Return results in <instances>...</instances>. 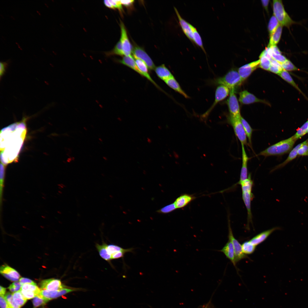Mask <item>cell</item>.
Instances as JSON below:
<instances>
[{
    "instance_id": "484cf974",
    "label": "cell",
    "mask_w": 308,
    "mask_h": 308,
    "mask_svg": "<svg viewBox=\"0 0 308 308\" xmlns=\"http://www.w3.org/2000/svg\"><path fill=\"white\" fill-rule=\"evenodd\" d=\"M282 27L283 26L280 24L275 32L270 35L268 47L276 45L278 43L281 37Z\"/></svg>"
},
{
    "instance_id": "b9f144b4",
    "label": "cell",
    "mask_w": 308,
    "mask_h": 308,
    "mask_svg": "<svg viewBox=\"0 0 308 308\" xmlns=\"http://www.w3.org/2000/svg\"><path fill=\"white\" fill-rule=\"evenodd\" d=\"M108 55L116 54L120 56L124 55L122 46L120 40L118 41L114 48L110 52L107 53Z\"/></svg>"
},
{
    "instance_id": "7402d4cb",
    "label": "cell",
    "mask_w": 308,
    "mask_h": 308,
    "mask_svg": "<svg viewBox=\"0 0 308 308\" xmlns=\"http://www.w3.org/2000/svg\"><path fill=\"white\" fill-rule=\"evenodd\" d=\"M166 84L170 87L178 92L185 98H188L189 96L181 88L179 84L175 79L174 76L164 81Z\"/></svg>"
},
{
    "instance_id": "ba28073f",
    "label": "cell",
    "mask_w": 308,
    "mask_h": 308,
    "mask_svg": "<svg viewBox=\"0 0 308 308\" xmlns=\"http://www.w3.org/2000/svg\"><path fill=\"white\" fill-rule=\"evenodd\" d=\"M228 238L231 241L234 248L235 260L236 263L240 260L245 258H248V256L243 252L242 245L234 238L231 228L230 220L228 216Z\"/></svg>"
},
{
    "instance_id": "d590c367",
    "label": "cell",
    "mask_w": 308,
    "mask_h": 308,
    "mask_svg": "<svg viewBox=\"0 0 308 308\" xmlns=\"http://www.w3.org/2000/svg\"><path fill=\"white\" fill-rule=\"evenodd\" d=\"M242 247L243 252L246 255L252 254L256 249V246L252 244L249 241L244 242Z\"/></svg>"
},
{
    "instance_id": "836d02e7",
    "label": "cell",
    "mask_w": 308,
    "mask_h": 308,
    "mask_svg": "<svg viewBox=\"0 0 308 308\" xmlns=\"http://www.w3.org/2000/svg\"><path fill=\"white\" fill-rule=\"evenodd\" d=\"M280 24L278 20L273 15L270 18L268 24V29L270 35L276 30Z\"/></svg>"
},
{
    "instance_id": "cb8c5ba5",
    "label": "cell",
    "mask_w": 308,
    "mask_h": 308,
    "mask_svg": "<svg viewBox=\"0 0 308 308\" xmlns=\"http://www.w3.org/2000/svg\"><path fill=\"white\" fill-rule=\"evenodd\" d=\"M155 70L158 76L164 81L173 76L170 71L164 64L156 67Z\"/></svg>"
},
{
    "instance_id": "f1b7e54d",
    "label": "cell",
    "mask_w": 308,
    "mask_h": 308,
    "mask_svg": "<svg viewBox=\"0 0 308 308\" xmlns=\"http://www.w3.org/2000/svg\"><path fill=\"white\" fill-rule=\"evenodd\" d=\"M278 75L283 80L290 84L302 94L304 95L287 71L283 70Z\"/></svg>"
},
{
    "instance_id": "8d00e7d4",
    "label": "cell",
    "mask_w": 308,
    "mask_h": 308,
    "mask_svg": "<svg viewBox=\"0 0 308 308\" xmlns=\"http://www.w3.org/2000/svg\"><path fill=\"white\" fill-rule=\"evenodd\" d=\"M270 61L271 65L269 71L278 75L283 70L281 64L273 58Z\"/></svg>"
},
{
    "instance_id": "bcb514c9",
    "label": "cell",
    "mask_w": 308,
    "mask_h": 308,
    "mask_svg": "<svg viewBox=\"0 0 308 308\" xmlns=\"http://www.w3.org/2000/svg\"><path fill=\"white\" fill-rule=\"evenodd\" d=\"M177 208L174 203L171 204L162 208L158 212L163 213H168L175 210Z\"/></svg>"
},
{
    "instance_id": "52a82bcc",
    "label": "cell",
    "mask_w": 308,
    "mask_h": 308,
    "mask_svg": "<svg viewBox=\"0 0 308 308\" xmlns=\"http://www.w3.org/2000/svg\"><path fill=\"white\" fill-rule=\"evenodd\" d=\"M230 89L227 87L219 85L216 88L215 93V100L210 108L203 114L202 117L203 118L207 117L210 112L218 102L225 98L229 94Z\"/></svg>"
},
{
    "instance_id": "94428289",
    "label": "cell",
    "mask_w": 308,
    "mask_h": 308,
    "mask_svg": "<svg viewBox=\"0 0 308 308\" xmlns=\"http://www.w3.org/2000/svg\"><path fill=\"white\" fill-rule=\"evenodd\" d=\"M158 128L159 129H161L162 128V127H161V126L160 125L158 126Z\"/></svg>"
},
{
    "instance_id": "7dc6e473",
    "label": "cell",
    "mask_w": 308,
    "mask_h": 308,
    "mask_svg": "<svg viewBox=\"0 0 308 308\" xmlns=\"http://www.w3.org/2000/svg\"><path fill=\"white\" fill-rule=\"evenodd\" d=\"M267 48L269 53L272 58L280 64L285 62L287 59L285 56L281 54H277L270 53L268 50V48L267 47Z\"/></svg>"
},
{
    "instance_id": "2e32d148",
    "label": "cell",
    "mask_w": 308,
    "mask_h": 308,
    "mask_svg": "<svg viewBox=\"0 0 308 308\" xmlns=\"http://www.w3.org/2000/svg\"><path fill=\"white\" fill-rule=\"evenodd\" d=\"M175 11L178 18L179 23L183 32L187 37L193 42L192 25L187 22L181 16L177 9L174 7Z\"/></svg>"
},
{
    "instance_id": "9f6ffc18",
    "label": "cell",
    "mask_w": 308,
    "mask_h": 308,
    "mask_svg": "<svg viewBox=\"0 0 308 308\" xmlns=\"http://www.w3.org/2000/svg\"><path fill=\"white\" fill-rule=\"evenodd\" d=\"M269 0H261L262 3L266 11H268V7L269 3Z\"/></svg>"
},
{
    "instance_id": "44dd1931",
    "label": "cell",
    "mask_w": 308,
    "mask_h": 308,
    "mask_svg": "<svg viewBox=\"0 0 308 308\" xmlns=\"http://www.w3.org/2000/svg\"><path fill=\"white\" fill-rule=\"evenodd\" d=\"M195 198L192 195L183 194L178 197L174 203L177 209L185 207Z\"/></svg>"
},
{
    "instance_id": "6f0895ef",
    "label": "cell",
    "mask_w": 308,
    "mask_h": 308,
    "mask_svg": "<svg viewBox=\"0 0 308 308\" xmlns=\"http://www.w3.org/2000/svg\"><path fill=\"white\" fill-rule=\"evenodd\" d=\"M104 3L106 6L109 8H110L112 9H115L114 7L110 3L109 0H104Z\"/></svg>"
},
{
    "instance_id": "e575fe53",
    "label": "cell",
    "mask_w": 308,
    "mask_h": 308,
    "mask_svg": "<svg viewBox=\"0 0 308 308\" xmlns=\"http://www.w3.org/2000/svg\"><path fill=\"white\" fill-rule=\"evenodd\" d=\"M259 67L266 70H269L271 65V61L261 53L259 56Z\"/></svg>"
},
{
    "instance_id": "be15d7a7",
    "label": "cell",
    "mask_w": 308,
    "mask_h": 308,
    "mask_svg": "<svg viewBox=\"0 0 308 308\" xmlns=\"http://www.w3.org/2000/svg\"><path fill=\"white\" fill-rule=\"evenodd\" d=\"M205 308H207V306Z\"/></svg>"
},
{
    "instance_id": "6da1fadb",
    "label": "cell",
    "mask_w": 308,
    "mask_h": 308,
    "mask_svg": "<svg viewBox=\"0 0 308 308\" xmlns=\"http://www.w3.org/2000/svg\"><path fill=\"white\" fill-rule=\"evenodd\" d=\"M28 117H23L20 121L3 129L0 132L1 160L5 165L18 160L27 132L26 121Z\"/></svg>"
},
{
    "instance_id": "4fadbf2b",
    "label": "cell",
    "mask_w": 308,
    "mask_h": 308,
    "mask_svg": "<svg viewBox=\"0 0 308 308\" xmlns=\"http://www.w3.org/2000/svg\"><path fill=\"white\" fill-rule=\"evenodd\" d=\"M260 61L258 60L240 67L238 72L243 81L247 79L257 68L259 67Z\"/></svg>"
},
{
    "instance_id": "7bdbcfd3",
    "label": "cell",
    "mask_w": 308,
    "mask_h": 308,
    "mask_svg": "<svg viewBox=\"0 0 308 308\" xmlns=\"http://www.w3.org/2000/svg\"><path fill=\"white\" fill-rule=\"evenodd\" d=\"M281 64L283 69L286 71L299 70V69L297 68L291 61L288 59Z\"/></svg>"
},
{
    "instance_id": "816d5d0a",
    "label": "cell",
    "mask_w": 308,
    "mask_h": 308,
    "mask_svg": "<svg viewBox=\"0 0 308 308\" xmlns=\"http://www.w3.org/2000/svg\"><path fill=\"white\" fill-rule=\"evenodd\" d=\"M109 1L114 8H117L119 10L122 9V4L120 0H109Z\"/></svg>"
},
{
    "instance_id": "8fae6325",
    "label": "cell",
    "mask_w": 308,
    "mask_h": 308,
    "mask_svg": "<svg viewBox=\"0 0 308 308\" xmlns=\"http://www.w3.org/2000/svg\"><path fill=\"white\" fill-rule=\"evenodd\" d=\"M131 52L133 54V56L143 61L150 70H152L155 69L156 67L152 59L142 48L138 46H134Z\"/></svg>"
},
{
    "instance_id": "681fc988",
    "label": "cell",
    "mask_w": 308,
    "mask_h": 308,
    "mask_svg": "<svg viewBox=\"0 0 308 308\" xmlns=\"http://www.w3.org/2000/svg\"><path fill=\"white\" fill-rule=\"evenodd\" d=\"M0 306L1 308H11L4 296L1 295L0 297Z\"/></svg>"
},
{
    "instance_id": "1f68e13d",
    "label": "cell",
    "mask_w": 308,
    "mask_h": 308,
    "mask_svg": "<svg viewBox=\"0 0 308 308\" xmlns=\"http://www.w3.org/2000/svg\"><path fill=\"white\" fill-rule=\"evenodd\" d=\"M12 295L15 303L20 307L23 306L27 301V299L20 291L13 293Z\"/></svg>"
},
{
    "instance_id": "6125c7cd",
    "label": "cell",
    "mask_w": 308,
    "mask_h": 308,
    "mask_svg": "<svg viewBox=\"0 0 308 308\" xmlns=\"http://www.w3.org/2000/svg\"><path fill=\"white\" fill-rule=\"evenodd\" d=\"M307 133H308V129H307Z\"/></svg>"
},
{
    "instance_id": "30bf717a",
    "label": "cell",
    "mask_w": 308,
    "mask_h": 308,
    "mask_svg": "<svg viewBox=\"0 0 308 308\" xmlns=\"http://www.w3.org/2000/svg\"><path fill=\"white\" fill-rule=\"evenodd\" d=\"M242 149V166L241 170L240 179L239 181L237 183L233 185L232 187L227 189V190L230 191L235 189L236 186L246 179L248 178L247 165L248 161L250 158L248 156L244 148V145L241 144Z\"/></svg>"
},
{
    "instance_id": "ab89813d",
    "label": "cell",
    "mask_w": 308,
    "mask_h": 308,
    "mask_svg": "<svg viewBox=\"0 0 308 308\" xmlns=\"http://www.w3.org/2000/svg\"><path fill=\"white\" fill-rule=\"evenodd\" d=\"M20 290L29 291L35 292L37 295H39L41 289L36 284H25L23 285Z\"/></svg>"
},
{
    "instance_id": "4316f807",
    "label": "cell",
    "mask_w": 308,
    "mask_h": 308,
    "mask_svg": "<svg viewBox=\"0 0 308 308\" xmlns=\"http://www.w3.org/2000/svg\"><path fill=\"white\" fill-rule=\"evenodd\" d=\"M107 245V244L104 242L102 245L96 244V247L100 257L106 261L110 262L112 259L111 256L108 252Z\"/></svg>"
},
{
    "instance_id": "83f0119b",
    "label": "cell",
    "mask_w": 308,
    "mask_h": 308,
    "mask_svg": "<svg viewBox=\"0 0 308 308\" xmlns=\"http://www.w3.org/2000/svg\"><path fill=\"white\" fill-rule=\"evenodd\" d=\"M240 119L244 131L247 137L250 146L252 148V138L253 129L248 123L242 116Z\"/></svg>"
},
{
    "instance_id": "603a6c76",
    "label": "cell",
    "mask_w": 308,
    "mask_h": 308,
    "mask_svg": "<svg viewBox=\"0 0 308 308\" xmlns=\"http://www.w3.org/2000/svg\"><path fill=\"white\" fill-rule=\"evenodd\" d=\"M302 144V142L297 145L290 152L287 158L283 162L277 165L271 171L272 172L285 166L288 163L295 159L297 155V150Z\"/></svg>"
},
{
    "instance_id": "f5cc1de1",
    "label": "cell",
    "mask_w": 308,
    "mask_h": 308,
    "mask_svg": "<svg viewBox=\"0 0 308 308\" xmlns=\"http://www.w3.org/2000/svg\"><path fill=\"white\" fill-rule=\"evenodd\" d=\"M19 282L22 285L25 284H36L31 280L24 277L20 278L19 279Z\"/></svg>"
},
{
    "instance_id": "d6986e66",
    "label": "cell",
    "mask_w": 308,
    "mask_h": 308,
    "mask_svg": "<svg viewBox=\"0 0 308 308\" xmlns=\"http://www.w3.org/2000/svg\"><path fill=\"white\" fill-rule=\"evenodd\" d=\"M223 253L226 257L229 259L233 264L238 271L235 260L234 249L233 244L230 240H228L222 249L218 251Z\"/></svg>"
},
{
    "instance_id": "5b68a950",
    "label": "cell",
    "mask_w": 308,
    "mask_h": 308,
    "mask_svg": "<svg viewBox=\"0 0 308 308\" xmlns=\"http://www.w3.org/2000/svg\"><path fill=\"white\" fill-rule=\"evenodd\" d=\"M273 15L276 17L279 24L287 27L294 23V21L286 12L282 1L280 0L273 1Z\"/></svg>"
},
{
    "instance_id": "7c38bea8",
    "label": "cell",
    "mask_w": 308,
    "mask_h": 308,
    "mask_svg": "<svg viewBox=\"0 0 308 308\" xmlns=\"http://www.w3.org/2000/svg\"><path fill=\"white\" fill-rule=\"evenodd\" d=\"M120 25L121 31L120 40L121 43L123 51L125 56H128L131 55L132 52L131 45L129 40L124 25L121 21Z\"/></svg>"
},
{
    "instance_id": "f546056e",
    "label": "cell",
    "mask_w": 308,
    "mask_h": 308,
    "mask_svg": "<svg viewBox=\"0 0 308 308\" xmlns=\"http://www.w3.org/2000/svg\"><path fill=\"white\" fill-rule=\"evenodd\" d=\"M59 290L50 291L45 289H41L39 295L49 301L58 297Z\"/></svg>"
},
{
    "instance_id": "11a10c76",
    "label": "cell",
    "mask_w": 308,
    "mask_h": 308,
    "mask_svg": "<svg viewBox=\"0 0 308 308\" xmlns=\"http://www.w3.org/2000/svg\"><path fill=\"white\" fill-rule=\"evenodd\" d=\"M134 1V0H120L121 4L125 6H129L132 4Z\"/></svg>"
},
{
    "instance_id": "9a60e30c",
    "label": "cell",
    "mask_w": 308,
    "mask_h": 308,
    "mask_svg": "<svg viewBox=\"0 0 308 308\" xmlns=\"http://www.w3.org/2000/svg\"><path fill=\"white\" fill-rule=\"evenodd\" d=\"M41 289L50 291L57 290L65 288L61 281L58 279H50L42 280L40 283Z\"/></svg>"
},
{
    "instance_id": "f35d334b",
    "label": "cell",
    "mask_w": 308,
    "mask_h": 308,
    "mask_svg": "<svg viewBox=\"0 0 308 308\" xmlns=\"http://www.w3.org/2000/svg\"><path fill=\"white\" fill-rule=\"evenodd\" d=\"M5 165L1 163L0 165V199L1 201L3 188L4 185L5 177Z\"/></svg>"
},
{
    "instance_id": "7a4b0ae2",
    "label": "cell",
    "mask_w": 308,
    "mask_h": 308,
    "mask_svg": "<svg viewBox=\"0 0 308 308\" xmlns=\"http://www.w3.org/2000/svg\"><path fill=\"white\" fill-rule=\"evenodd\" d=\"M296 141L292 136L270 146L258 155L267 157L284 155L290 152Z\"/></svg>"
},
{
    "instance_id": "ac0fdd59",
    "label": "cell",
    "mask_w": 308,
    "mask_h": 308,
    "mask_svg": "<svg viewBox=\"0 0 308 308\" xmlns=\"http://www.w3.org/2000/svg\"><path fill=\"white\" fill-rule=\"evenodd\" d=\"M136 64L139 70L141 76L145 77L153 84L157 88L162 90L161 89L152 79L148 73V67L146 64L141 60L133 56Z\"/></svg>"
},
{
    "instance_id": "277c9868",
    "label": "cell",
    "mask_w": 308,
    "mask_h": 308,
    "mask_svg": "<svg viewBox=\"0 0 308 308\" xmlns=\"http://www.w3.org/2000/svg\"><path fill=\"white\" fill-rule=\"evenodd\" d=\"M243 82L238 71L232 69L223 76L213 80L212 83L215 85L224 86L230 90L235 89L236 87L240 86Z\"/></svg>"
},
{
    "instance_id": "db71d44e",
    "label": "cell",
    "mask_w": 308,
    "mask_h": 308,
    "mask_svg": "<svg viewBox=\"0 0 308 308\" xmlns=\"http://www.w3.org/2000/svg\"><path fill=\"white\" fill-rule=\"evenodd\" d=\"M14 290L15 292L19 291L22 287V285L19 282H15L11 285Z\"/></svg>"
},
{
    "instance_id": "f6af8a7d",
    "label": "cell",
    "mask_w": 308,
    "mask_h": 308,
    "mask_svg": "<svg viewBox=\"0 0 308 308\" xmlns=\"http://www.w3.org/2000/svg\"><path fill=\"white\" fill-rule=\"evenodd\" d=\"M4 297L11 308H20L14 302L12 294L8 292L5 293Z\"/></svg>"
},
{
    "instance_id": "8992f818",
    "label": "cell",
    "mask_w": 308,
    "mask_h": 308,
    "mask_svg": "<svg viewBox=\"0 0 308 308\" xmlns=\"http://www.w3.org/2000/svg\"><path fill=\"white\" fill-rule=\"evenodd\" d=\"M240 117H233L229 115L227 119L228 123L232 126L235 135L241 144L247 146L248 145L247 137Z\"/></svg>"
},
{
    "instance_id": "4dcf8cb0",
    "label": "cell",
    "mask_w": 308,
    "mask_h": 308,
    "mask_svg": "<svg viewBox=\"0 0 308 308\" xmlns=\"http://www.w3.org/2000/svg\"><path fill=\"white\" fill-rule=\"evenodd\" d=\"M192 28L193 32V42L201 48L204 52L206 54L200 36L196 29L193 26H192Z\"/></svg>"
},
{
    "instance_id": "c3c4849f",
    "label": "cell",
    "mask_w": 308,
    "mask_h": 308,
    "mask_svg": "<svg viewBox=\"0 0 308 308\" xmlns=\"http://www.w3.org/2000/svg\"><path fill=\"white\" fill-rule=\"evenodd\" d=\"M19 291L24 297L27 299L33 298L37 295L35 292L33 291L22 290H20Z\"/></svg>"
},
{
    "instance_id": "91938a15",
    "label": "cell",
    "mask_w": 308,
    "mask_h": 308,
    "mask_svg": "<svg viewBox=\"0 0 308 308\" xmlns=\"http://www.w3.org/2000/svg\"><path fill=\"white\" fill-rule=\"evenodd\" d=\"M147 142L149 143H151L152 142L151 140L149 137L147 138Z\"/></svg>"
},
{
    "instance_id": "d4e9b609",
    "label": "cell",
    "mask_w": 308,
    "mask_h": 308,
    "mask_svg": "<svg viewBox=\"0 0 308 308\" xmlns=\"http://www.w3.org/2000/svg\"><path fill=\"white\" fill-rule=\"evenodd\" d=\"M120 63L126 65L134 70L141 75L135 62L134 58L131 55L128 56H124L121 60L118 61Z\"/></svg>"
},
{
    "instance_id": "680465c9",
    "label": "cell",
    "mask_w": 308,
    "mask_h": 308,
    "mask_svg": "<svg viewBox=\"0 0 308 308\" xmlns=\"http://www.w3.org/2000/svg\"><path fill=\"white\" fill-rule=\"evenodd\" d=\"M6 288L1 286L0 287V294L1 295L4 296L5 294Z\"/></svg>"
},
{
    "instance_id": "5bb4252c",
    "label": "cell",
    "mask_w": 308,
    "mask_h": 308,
    "mask_svg": "<svg viewBox=\"0 0 308 308\" xmlns=\"http://www.w3.org/2000/svg\"><path fill=\"white\" fill-rule=\"evenodd\" d=\"M239 101L242 104L244 105L256 102H261L270 105L269 103L265 100L258 98L254 94L246 90L240 92Z\"/></svg>"
},
{
    "instance_id": "ee69618b",
    "label": "cell",
    "mask_w": 308,
    "mask_h": 308,
    "mask_svg": "<svg viewBox=\"0 0 308 308\" xmlns=\"http://www.w3.org/2000/svg\"><path fill=\"white\" fill-rule=\"evenodd\" d=\"M107 249L108 254L111 256L113 254L119 251L124 250L125 249L113 244H107Z\"/></svg>"
},
{
    "instance_id": "e0dca14e",
    "label": "cell",
    "mask_w": 308,
    "mask_h": 308,
    "mask_svg": "<svg viewBox=\"0 0 308 308\" xmlns=\"http://www.w3.org/2000/svg\"><path fill=\"white\" fill-rule=\"evenodd\" d=\"M0 272L5 277L11 281H17L20 277L17 271L6 264L3 265L1 267Z\"/></svg>"
},
{
    "instance_id": "9c48e42d",
    "label": "cell",
    "mask_w": 308,
    "mask_h": 308,
    "mask_svg": "<svg viewBox=\"0 0 308 308\" xmlns=\"http://www.w3.org/2000/svg\"><path fill=\"white\" fill-rule=\"evenodd\" d=\"M234 89L230 90L229 95L227 101L230 115L233 117H240V108Z\"/></svg>"
},
{
    "instance_id": "60d3db41",
    "label": "cell",
    "mask_w": 308,
    "mask_h": 308,
    "mask_svg": "<svg viewBox=\"0 0 308 308\" xmlns=\"http://www.w3.org/2000/svg\"><path fill=\"white\" fill-rule=\"evenodd\" d=\"M297 152L298 156H308V139L302 142Z\"/></svg>"
},
{
    "instance_id": "f907efd6",
    "label": "cell",
    "mask_w": 308,
    "mask_h": 308,
    "mask_svg": "<svg viewBox=\"0 0 308 308\" xmlns=\"http://www.w3.org/2000/svg\"><path fill=\"white\" fill-rule=\"evenodd\" d=\"M8 66L6 62H1L0 63V75L1 78L4 74Z\"/></svg>"
},
{
    "instance_id": "e7e4bbea",
    "label": "cell",
    "mask_w": 308,
    "mask_h": 308,
    "mask_svg": "<svg viewBox=\"0 0 308 308\" xmlns=\"http://www.w3.org/2000/svg\"></svg>"
},
{
    "instance_id": "ffe728a7",
    "label": "cell",
    "mask_w": 308,
    "mask_h": 308,
    "mask_svg": "<svg viewBox=\"0 0 308 308\" xmlns=\"http://www.w3.org/2000/svg\"><path fill=\"white\" fill-rule=\"evenodd\" d=\"M280 229V228L276 227L263 231L253 237L250 241L252 244L256 246L264 241L273 232Z\"/></svg>"
},
{
    "instance_id": "3957f363",
    "label": "cell",
    "mask_w": 308,
    "mask_h": 308,
    "mask_svg": "<svg viewBox=\"0 0 308 308\" xmlns=\"http://www.w3.org/2000/svg\"><path fill=\"white\" fill-rule=\"evenodd\" d=\"M253 184V181L251 179V175L250 174L248 178L240 184L241 186L242 189V198L247 210V222L246 228L248 230L250 229V223H251L252 224L251 204V201L254 198V194L252 192Z\"/></svg>"
},
{
    "instance_id": "74e56055",
    "label": "cell",
    "mask_w": 308,
    "mask_h": 308,
    "mask_svg": "<svg viewBox=\"0 0 308 308\" xmlns=\"http://www.w3.org/2000/svg\"><path fill=\"white\" fill-rule=\"evenodd\" d=\"M49 300L41 297L39 295H36L33 300V303L34 308L45 304Z\"/></svg>"
},
{
    "instance_id": "d6a6232c",
    "label": "cell",
    "mask_w": 308,
    "mask_h": 308,
    "mask_svg": "<svg viewBox=\"0 0 308 308\" xmlns=\"http://www.w3.org/2000/svg\"><path fill=\"white\" fill-rule=\"evenodd\" d=\"M308 127V121H307L299 128L295 133L293 136L294 139L296 141L297 139H301L307 133Z\"/></svg>"
}]
</instances>
